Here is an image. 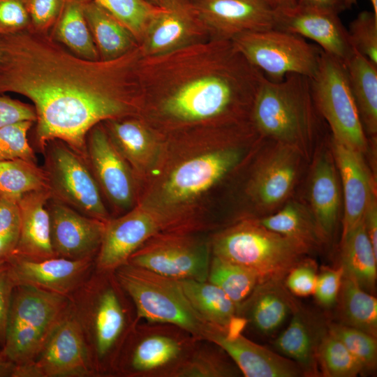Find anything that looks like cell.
Returning <instances> with one entry per match:
<instances>
[{
	"label": "cell",
	"mask_w": 377,
	"mask_h": 377,
	"mask_svg": "<svg viewBox=\"0 0 377 377\" xmlns=\"http://www.w3.org/2000/svg\"><path fill=\"white\" fill-rule=\"evenodd\" d=\"M140 45L112 60L80 57L49 34L27 29L0 36V94L29 99L40 151L60 140L86 159L90 130L105 121L138 117Z\"/></svg>",
	"instance_id": "cell-1"
},
{
	"label": "cell",
	"mask_w": 377,
	"mask_h": 377,
	"mask_svg": "<svg viewBox=\"0 0 377 377\" xmlns=\"http://www.w3.org/2000/svg\"><path fill=\"white\" fill-rule=\"evenodd\" d=\"M30 28V18L24 0H0V36Z\"/></svg>",
	"instance_id": "cell-46"
},
{
	"label": "cell",
	"mask_w": 377,
	"mask_h": 377,
	"mask_svg": "<svg viewBox=\"0 0 377 377\" xmlns=\"http://www.w3.org/2000/svg\"><path fill=\"white\" fill-rule=\"evenodd\" d=\"M34 31L49 34L60 13L63 0H24Z\"/></svg>",
	"instance_id": "cell-45"
},
{
	"label": "cell",
	"mask_w": 377,
	"mask_h": 377,
	"mask_svg": "<svg viewBox=\"0 0 377 377\" xmlns=\"http://www.w3.org/2000/svg\"><path fill=\"white\" fill-rule=\"evenodd\" d=\"M18 199L0 195V235L19 236L21 219Z\"/></svg>",
	"instance_id": "cell-51"
},
{
	"label": "cell",
	"mask_w": 377,
	"mask_h": 377,
	"mask_svg": "<svg viewBox=\"0 0 377 377\" xmlns=\"http://www.w3.org/2000/svg\"><path fill=\"white\" fill-rule=\"evenodd\" d=\"M118 268L117 281L133 300L140 317L173 324L207 339L213 327L192 307L178 280L127 263Z\"/></svg>",
	"instance_id": "cell-5"
},
{
	"label": "cell",
	"mask_w": 377,
	"mask_h": 377,
	"mask_svg": "<svg viewBox=\"0 0 377 377\" xmlns=\"http://www.w3.org/2000/svg\"><path fill=\"white\" fill-rule=\"evenodd\" d=\"M298 147L277 142L256 170L250 185L253 201L262 209H274L290 195L299 172Z\"/></svg>",
	"instance_id": "cell-19"
},
{
	"label": "cell",
	"mask_w": 377,
	"mask_h": 377,
	"mask_svg": "<svg viewBox=\"0 0 377 377\" xmlns=\"http://www.w3.org/2000/svg\"><path fill=\"white\" fill-rule=\"evenodd\" d=\"M88 0H63L59 17L49 34L73 54L100 59L84 14Z\"/></svg>",
	"instance_id": "cell-31"
},
{
	"label": "cell",
	"mask_w": 377,
	"mask_h": 377,
	"mask_svg": "<svg viewBox=\"0 0 377 377\" xmlns=\"http://www.w3.org/2000/svg\"><path fill=\"white\" fill-rule=\"evenodd\" d=\"M124 25L139 45L152 20L163 10L145 0H94Z\"/></svg>",
	"instance_id": "cell-37"
},
{
	"label": "cell",
	"mask_w": 377,
	"mask_h": 377,
	"mask_svg": "<svg viewBox=\"0 0 377 377\" xmlns=\"http://www.w3.org/2000/svg\"><path fill=\"white\" fill-rule=\"evenodd\" d=\"M112 144L134 172L147 168L157 148V134L137 117L110 119L103 122Z\"/></svg>",
	"instance_id": "cell-25"
},
{
	"label": "cell",
	"mask_w": 377,
	"mask_h": 377,
	"mask_svg": "<svg viewBox=\"0 0 377 377\" xmlns=\"http://www.w3.org/2000/svg\"><path fill=\"white\" fill-rule=\"evenodd\" d=\"M207 281L219 287L239 308L259 284L250 269L214 256L210 261Z\"/></svg>",
	"instance_id": "cell-35"
},
{
	"label": "cell",
	"mask_w": 377,
	"mask_h": 377,
	"mask_svg": "<svg viewBox=\"0 0 377 377\" xmlns=\"http://www.w3.org/2000/svg\"><path fill=\"white\" fill-rule=\"evenodd\" d=\"M61 294L20 285L13 288L1 351L15 366L36 356L58 323L64 307Z\"/></svg>",
	"instance_id": "cell-6"
},
{
	"label": "cell",
	"mask_w": 377,
	"mask_h": 377,
	"mask_svg": "<svg viewBox=\"0 0 377 377\" xmlns=\"http://www.w3.org/2000/svg\"><path fill=\"white\" fill-rule=\"evenodd\" d=\"M329 332L339 339L362 365L364 371H374L377 364L376 337L344 324L332 325Z\"/></svg>",
	"instance_id": "cell-41"
},
{
	"label": "cell",
	"mask_w": 377,
	"mask_h": 377,
	"mask_svg": "<svg viewBox=\"0 0 377 377\" xmlns=\"http://www.w3.org/2000/svg\"><path fill=\"white\" fill-rule=\"evenodd\" d=\"M340 258L343 275L373 294L377 276V253L368 237L363 219L341 238Z\"/></svg>",
	"instance_id": "cell-29"
},
{
	"label": "cell",
	"mask_w": 377,
	"mask_h": 377,
	"mask_svg": "<svg viewBox=\"0 0 377 377\" xmlns=\"http://www.w3.org/2000/svg\"><path fill=\"white\" fill-rule=\"evenodd\" d=\"M208 340L220 346L246 377H297L304 374L294 361L257 344L244 336L227 339L213 327Z\"/></svg>",
	"instance_id": "cell-22"
},
{
	"label": "cell",
	"mask_w": 377,
	"mask_h": 377,
	"mask_svg": "<svg viewBox=\"0 0 377 377\" xmlns=\"http://www.w3.org/2000/svg\"><path fill=\"white\" fill-rule=\"evenodd\" d=\"M211 39L275 29V10L264 0H189Z\"/></svg>",
	"instance_id": "cell-14"
},
{
	"label": "cell",
	"mask_w": 377,
	"mask_h": 377,
	"mask_svg": "<svg viewBox=\"0 0 377 377\" xmlns=\"http://www.w3.org/2000/svg\"><path fill=\"white\" fill-rule=\"evenodd\" d=\"M310 210L327 241L334 234L340 209V190L332 150L322 149L316 156L310 176Z\"/></svg>",
	"instance_id": "cell-24"
},
{
	"label": "cell",
	"mask_w": 377,
	"mask_h": 377,
	"mask_svg": "<svg viewBox=\"0 0 377 377\" xmlns=\"http://www.w3.org/2000/svg\"><path fill=\"white\" fill-rule=\"evenodd\" d=\"M86 161L103 196L118 209H131L136 198L135 172L112 144L103 123L87 136Z\"/></svg>",
	"instance_id": "cell-13"
},
{
	"label": "cell",
	"mask_w": 377,
	"mask_h": 377,
	"mask_svg": "<svg viewBox=\"0 0 377 377\" xmlns=\"http://www.w3.org/2000/svg\"><path fill=\"white\" fill-rule=\"evenodd\" d=\"M351 45L377 65V15L364 10L350 23L348 30Z\"/></svg>",
	"instance_id": "cell-43"
},
{
	"label": "cell",
	"mask_w": 377,
	"mask_h": 377,
	"mask_svg": "<svg viewBox=\"0 0 377 377\" xmlns=\"http://www.w3.org/2000/svg\"><path fill=\"white\" fill-rule=\"evenodd\" d=\"M139 118L170 125L211 124L222 130L251 124L264 74L231 40L209 39L156 56L138 67Z\"/></svg>",
	"instance_id": "cell-2"
},
{
	"label": "cell",
	"mask_w": 377,
	"mask_h": 377,
	"mask_svg": "<svg viewBox=\"0 0 377 377\" xmlns=\"http://www.w3.org/2000/svg\"><path fill=\"white\" fill-rule=\"evenodd\" d=\"M343 277V269L323 268L318 274L313 295L322 306L330 307L337 301Z\"/></svg>",
	"instance_id": "cell-48"
},
{
	"label": "cell",
	"mask_w": 377,
	"mask_h": 377,
	"mask_svg": "<svg viewBox=\"0 0 377 377\" xmlns=\"http://www.w3.org/2000/svg\"><path fill=\"white\" fill-rule=\"evenodd\" d=\"M48 188L45 172L37 162L24 159L0 161V195L20 198Z\"/></svg>",
	"instance_id": "cell-36"
},
{
	"label": "cell",
	"mask_w": 377,
	"mask_h": 377,
	"mask_svg": "<svg viewBox=\"0 0 377 377\" xmlns=\"http://www.w3.org/2000/svg\"><path fill=\"white\" fill-rule=\"evenodd\" d=\"M338 15L330 10L297 4L275 10V29L309 38L323 52L345 62L354 48Z\"/></svg>",
	"instance_id": "cell-16"
},
{
	"label": "cell",
	"mask_w": 377,
	"mask_h": 377,
	"mask_svg": "<svg viewBox=\"0 0 377 377\" xmlns=\"http://www.w3.org/2000/svg\"><path fill=\"white\" fill-rule=\"evenodd\" d=\"M51 196L48 188L28 192L18 199L20 229L12 254L40 260L55 257L50 240V221L46 203Z\"/></svg>",
	"instance_id": "cell-23"
},
{
	"label": "cell",
	"mask_w": 377,
	"mask_h": 377,
	"mask_svg": "<svg viewBox=\"0 0 377 377\" xmlns=\"http://www.w3.org/2000/svg\"><path fill=\"white\" fill-rule=\"evenodd\" d=\"M258 221L266 228L297 242L311 252L318 250L327 241L309 209L291 200L277 212Z\"/></svg>",
	"instance_id": "cell-30"
},
{
	"label": "cell",
	"mask_w": 377,
	"mask_h": 377,
	"mask_svg": "<svg viewBox=\"0 0 377 377\" xmlns=\"http://www.w3.org/2000/svg\"><path fill=\"white\" fill-rule=\"evenodd\" d=\"M207 244L179 232L157 234L143 243L127 263L177 280L207 281Z\"/></svg>",
	"instance_id": "cell-10"
},
{
	"label": "cell",
	"mask_w": 377,
	"mask_h": 377,
	"mask_svg": "<svg viewBox=\"0 0 377 377\" xmlns=\"http://www.w3.org/2000/svg\"><path fill=\"white\" fill-rule=\"evenodd\" d=\"M338 300L342 324L376 337L377 300L372 294L343 275Z\"/></svg>",
	"instance_id": "cell-34"
},
{
	"label": "cell",
	"mask_w": 377,
	"mask_h": 377,
	"mask_svg": "<svg viewBox=\"0 0 377 377\" xmlns=\"http://www.w3.org/2000/svg\"><path fill=\"white\" fill-rule=\"evenodd\" d=\"M34 123L23 121L0 128V161L24 159L37 162L28 139V133Z\"/></svg>",
	"instance_id": "cell-42"
},
{
	"label": "cell",
	"mask_w": 377,
	"mask_h": 377,
	"mask_svg": "<svg viewBox=\"0 0 377 377\" xmlns=\"http://www.w3.org/2000/svg\"><path fill=\"white\" fill-rule=\"evenodd\" d=\"M18 237L15 235H0V259L7 258L13 253Z\"/></svg>",
	"instance_id": "cell-55"
},
{
	"label": "cell",
	"mask_w": 377,
	"mask_h": 377,
	"mask_svg": "<svg viewBox=\"0 0 377 377\" xmlns=\"http://www.w3.org/2000/svg\"><path fill=\"white\" fill-rule=\"evenodd\" d=\"M374 9V13L377 15V0H369ZM346 8H350L357 3V0H343Z\"/></svg>",
	"instance_id": "cell-59"
},
{
	"label": "cell",
	"mask_w": 377,
	"mask_h": 377,
	"mask_svg": "<svg viewBox=\"0 0 377 377\" xmlns=\"http://www.w3.org/2000/svg\"><path fill=\"white\" fill-rule=\"evenodd\" d=\"M36 114L32 105L0 94V128L23 121L35 123Z\"/></svg>",
	"instance_id": "cell-49"
},
{
	"label": "cell",
	"mask_w": 377,
	"mask_h": 377,
	"mask_svg": "<svg viewBox=\"0 0 377 377\" xmlns=\"http://www.w3.org/2000/svg\"><path fill=\"white\" fill-rule=\"evenodd\" d=\"M192 307L210 326L224 330L237 306L217 286L209 281L178 280Z\"/></svg>",
	"instance_id": "cell-33"
},
{
	"label": "cell",
	"mask_w": 377,
	"mask_h": 377,
	"mask_svg": "<svg viewBox=\"0 0 377 377\" xmlns=\"http://www.w3.org/2000/svg\"><path fill=\"white\" fill-rule=\"evenodd\" d=\"M15 365L0 351V376H13Z\"/></svg>",
	"instance_id": "cell-56"
},
{
	"label": "cell",
	"mask_w": 377,
	"mask_h": 377,
	"mask_svg": "<svg viewBox=\"0 0 377 377\" xmlns=\"http://www.w3.org/2000/svg\"><path fill=\"white\" fill-rule=\"evenodd\" d=\"M318 116L311 79L290 73L279 82L265 77L255 98L251 121L262 135L299 148L316 134Z\"/></svg>",
	"instance_id": "cell-3"
},
{
	"label": "cell",
	"mask_w": 377,
	"mask_h": 377,
	"mask_svg": "<svg viewBox=\"0 0 377 377\" xmlns=\"http://www.w3.org/2000/svg\"><path fill=\"white\" fill-rule=\"evenodd\" d=\"M242 153L226 147L191 157L177 165L163 182L160 196L168 206L188 202L207 192L239 162Z\"/></svg>",
	"instance_id": "cell-12"
},
{
	"label": "cell",
	"mask_w": 377,
	"mask_h": 377,
	"mask_svg": "<svg viewBox=\"0 0 377 377\" xmlns=\"http://www.w3.org/2000/svg\"><path fill=\"white\" fill-rule=\"evenodd\" d=\"M297 4L330 10L337 13L346 9L343 0H297Z\"/></svg>",
	"instance_id": "cell-53"
},
{
	"label": "cell",
	"mask_w": 377,
	"mask_h": 377,
	"mask_svg": "<svg viewBox=\"0 0 377 377\" xmlns=\"http://www.w3.org/2000/svg\"><path fill=\"white\" fill-rule=\"evenodd\" d=\"M209 39L207 29L187 0L163 9L149 25L140 47L143 56H156Z\"/></svg>",
	"instance_id": "cell-18"
},
{
	"label": "cell",
	"mask_w": 377,
	"mask_h": 377,
	"mask_svg": "<svg viewBox=\"0 0 377 377\" xmlns=\"http://www.w3.org/2000/svg\"><path fill=\"white\" fill-rule=\"evenodd\" d=\"M331 148L343 186V238L362 220L367 206L376 193L363 153L333 138Z\"/></svg>",
	"instance_id": "cell-20"
},
{
	"label": "cell",
	"mask_w": 377,
	"mask_h": 377,
	"mask_svg": "<svg viewBox=\"0 0 377 377\" xmlns=\"http://www.w3.org/2000/svg\"><path fill=\"white\" fill-rule=\"evenodd\" d=\"M247 319L244 317L233 316L228 323L223 334L227 339H235L242 335L247 324Z\"/></svg>",
	"instance_id": "cell-54"
},
{
	"label": "cell",
	"mask_w": 377,
	"mask_h": 377,
	"mask_svg": "<svg viewBox=\"0 0 377 377\" xmlns=\"http://www.w3.org/2000/svg\"><path fill=\"white\" fill-rule=\"evenodd\" d=\"M15 284L7 258L0 259V346L5 341L6 327L10 298Z\"/></svg>",
	"instance_id": "cell-50"
},
{
	"label": "cell",
	"mask_w": 377,
	"mask_h": 377,
	"mask_svg": "<svg viewBox=\"0 0 377 377\" xmlns=\"http://www.w3.org/2000/svg\"><path fill=\"white\" fill-rule=\"evenodd\" d=\"M55 257L91 258L99 249L106 222L81 214L50 196L46 203Z\"/></svg>",
	"instance_id": "cell-17"
},
{
	"label": "cell",
	"mask_w": 377,
	"mask_h": 377,
	"mask_svg": "<svg viewBox=\"0 0 377 377\" xmlns=\"http://www.w3.org/2000/svg\"><path fill=\"white\" fill-rule=\"evenodd\" d=\"M317 267L314 260L306 257L287 274L286 287L296 296L313 295L318 276Z\"/></svg>",
	"instance_id": "cell-44"
},
{
	"label": "cell",
	"mask_w": 377,
	"mask_h": 377,
	"mask_svg": "<svg viewBox=\"0 0 377 377\" xmlns=\"http://www.w3.org/2000/svg\"><path fill=\"white\" fill-rule=\"evenodd\" d=\"M320 339L311 321L298 307L274 346L283 356L300 365L304 374L314 375L317 371L316 352Z\"/></svg>",
	"instance_id": "cell-32"
},
{
	"label": "cell",
	"mask_w": 377,
	"mask_h": 377,
	"mask_svg": "<svg viewBox=\"0 0 377 377\" xmlns=\"http://www.w3.org/2000/svg\"><path fill=\"white\" fill-rule=\"evenodd\" d=\"M7 259L15 286H31L64 295L81 279L91 258L71 260L53 257L34 260L11 254Z\"/></svg>",
	"instance_id": "cell-21"
},
{
	"label": "cell",
	"mask_w": 377,
	"mask_h": 377,
	"mask_svg": "<svg viewBox=\"0 0 377 377\" xmlns=\"http://www.w3.org/2000/svg\"><path fill=\"white\" fill-rule=\"evenodd\" d=\"M313 98L335 140L364 152L367 138L350 87L344 63L322 52L318 70L311 79Z\"/></svg>",
	"instance_id": "cell-9"
},
{
	"label": "cell",
	"mask_w": 377,
	"mask_h": 377,
	"mask_svg": "<svg viewBox=\"0 0 377 377\" xmlns=\"http://www.w3.org/2000/svg\"><path fill=\"white\" fill-rule=\"evenodd\" d=\"M124 316L118 298L112 290H107L101 297L95 319L96 348L104 355L121 334Z\"/></svg>",
	"instance_id": "cell-39"
},
{
	"label": "cell",
	"mask_w": 377,
	"mask_h": 377,
	"mask_svg": "<svg viewBox=\"0 0 377 377\" xmlns=\"http://www.w3.org/2000/svg\"><path fill=\"white\" fill-rule=\"evenodd\" d=\"M214 256L254 272L259 283L283 281L311 252L272 231L258 220L242 221L219 233L212 242Z\"/></svg>",
	"instance_id": "cell-4"
},
{
	"label": "cell",
	"mask_w": 377,
	"mask_h": 377,
	"mask_svg": "<svg viewBox=\"0 0 377 377\" xmlns=\"http://www.w3.org/2000/svg\"><path fill=\"white\" fill-rule=\"evenodd\" d=\"M151 5L162 9H170L185 3L187 0H145Z\"/></svg>",
	"instance_id": "cell-57"
},
{
	"label": "cell",
	"mask_w": 377,
	"mask_h": 377,
	"mask_svg": "<svg viewBox=\"0 0 377 377\" xmlns=\"http://www.w3.org/2000/svg\"><path fill=\"white\" fill-rule=\"evenodd\" d=\"M231 40L250 64L274 82L290 73L313 78L323 52L304 38L277 29L244 32Z\"/></svg>",
	"instance_id": "cell-7"
},
{
	"label": "cell",
	"mask_w": 377,
	"mask_h": 377,
	"mask_svg": "<svg viewBox=\"0 0 377 377\" xmlns=\"http://www.w3.org/2000/svg\"><path fill=\"white\" fill-rule=\"evenodd\" d=\"M177 224L169 216L144 205L110 219L98 249V267L104 270L118 268L147 239Z\"/></svg>",
	"instance_id": "cell-11"
},
{
	"label": "cell",
	"mask_w": 377,
	"mask_h": 377,
	"mask_svg": "<svg viewBox=\"0 0 377 377\" xmlns=\"http://www.w3.org/2000/svg\"><path fill=\"white\" fill-rule=\"evenodd\" d=\"M37 355L32 363L15 366L13 376H71L88 372L83 334L73 320L58 322Z\"/></svg>",
	"instance_id": "cell-15"
},
{
	"label": "cell",
	"mask_w": 377,
	"mask_h": 377,
	"mask_svg": "<svg viewBox=\"0 0 377 377\" xmlns=\"http://www.w3.org/2000/svg\"><path fill=\"white\" fill-rule=\"evenodd\" d=\"M271 8L274 10L290 8L297 3V0H264Z\"/></svg>",
	"instance_id": "cell-58"
},
{
	"label": "cell",
	"mask_w": 377,
	"mask_h": 377,
	"mask_svg": "<svg viewBox=\"0 0 377 377\" xmlns=\"http://www.w3.org/2000/svg\"><path fill=\"white\" fill-rule=\"evenodd\" d=\"M180 350V346L175 339L166 336L152 335L137 346L133 355L132 365L138 371L156 369L176 358Z\"/></svg>",
	"instance_id": "cell-40"
},
{
	"label": "cell",
	"mask_w": 377,
	"mask_h": 377,
	"mask_svg": "<svg viewBox=\"0 0 377 377\" xmlns=\"http://www.w3.org/2000/svg\"><path fill=\"white\" fill-rule=\"evenodd\" d=\"M182 376L219 377L234 374L221 359L210 354H199L184 364L177 372Z\"/></svg>",
	"instance_id": "cell-47"
},
{
	"label": "cell",
	"mask_w": 377,
	"mask_h": 377,
	"mask_svg": "<svg viewBox=\"0 0 377 377\" xmlns=\"http://www.w3.org/2000/svg\"><path fill=\"white\" fill-rule=\"evenodd\" d=\"M282 281L259 283L249 297V320L263 334L274 333L299 307Z\"/></svg>",
	"instance_id": "cell-27"
},
{
	"label": "cell",
	"mask_w": 377,
	"mask_h": 377,
	"mask_svg": "<svg viewBox=\"0 0 377 377\" xmlns=\"http://www.w3.org/2000/svg\"><path fill=\"white\" fill-rule=\"evenodd\" d=\"M366 135L377 134V65L354 49L343 62Z\"/></svg>",
	"instance_id": "cell-26"
},
{
	"label": "cell",
	"mask_w": 377,
	"mask_h": 377,
	"mask_svg": "<svg viewBox=\"0 0 377 377\" xmlns=\"http://www.w3.org/2000/svg\"><path fill=\"white\" fill-rule=\"evenodd\" d=\"M316 357L325 376L354 377L364 371L344 344L330 332L321 337Z\"/></svg>",
	"instance_id": "cell-38"
},
{
	"label": "cell",
	"mask_w": 377,
	"mask_h": 377,
	"mask_svg": "<svg viewBox=\"0 0 377 377\" xmlns=\"http://www.w3.org/2000/svg\"><path fill=\"white\" fill-rule=\"evenodd\" d=\"M363 223L374 250L377 253V203L376 194L371 198L367 206L363 216Z\"/></svg>",
	"instance_id": "cell-52"
},
{
	"label": "cell",
	"mask_w": 377,
	"mask_h": 377,
	"mask_svg": "<svg viewBox=\"0 0 377 377\" xmlns=\"http://www.w3.org/2000/svg\"><path fill=\"white\" fill-rule=\"evenodd\" d=\"M1 350V348H0V351Z\"/></svg>",
	"instance_id": "cell-60"
},
{
	"label": "cell",
	"mask_w": 377,
	"mask_h": 377,
	"mask_svg": "<svg viewBox=\"0 0 377 377\" xmlns=\"http://www.w3.org/2000/svg\"><path fill=\"white\" fill-rule=\"evenodd\" d=\"M41 152L51 196L84 215L108 221L103 194L86 159L60 140L48 142Z\"/></svg>",
	"instance_id": "cell-8"
},
{
	"label": "cell",
	"mask_w": 377,
	"mask_h": 377,
	"mask_svg": "<svg viewBox=\"0 0 377 377\" xmlns=\"http://www.w3.org/2000/svg\"><path fill=\"white\" fill-rule=\"evenodd\" d=\"M84 14L99 59L112 60L139 46L133 34L94 0H88Z\"/></svg>",
	"instance_id": "cell-28"
}]
</instances>
